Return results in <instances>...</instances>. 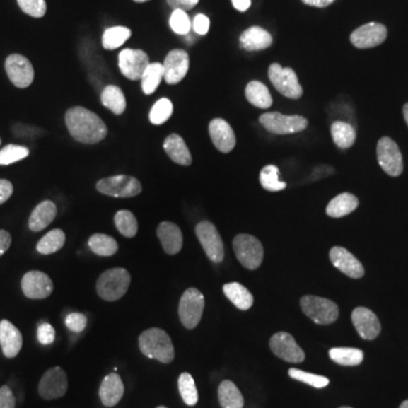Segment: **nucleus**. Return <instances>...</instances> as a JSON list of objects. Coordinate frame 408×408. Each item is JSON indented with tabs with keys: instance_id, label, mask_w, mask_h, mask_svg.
<instances>
[{
	"instance_id": "1",
	"label": "nucleus",
	"mask_w": 408,
	"mask_h": 408,
	"mask_svg": "<svg viewBox=\"0 0 408 408\" xmlns=\"http://www.w3.org/2000/svg\"><path fill=\"white\" fill-rule=\"evenodd\" d=\"M65 122L69 134L81 143L95 144L108 134V129L103 120L84 107L69 109L66 112Z\"/></svg>"
},
{
	"instance_id": "2",
	"label": "nucleus",
	"mask_w": 408,
	"mask_h": 408,
	"mask_svg": "<svg viewBox=\"0 0 408 408\" xmlns=\"http://www.w3.org/2000/svg\"><path fill=\"white\" fill-rule=\"evenodd\" d=\"M139 346L142 354L148 359L159 361L163 364L174 361V345L168 334L163 329L151 328L143 332L139 338Z\"/></svg>"
},
{
	"instance_id": "3",
	"label": "nucleus",
	"mask_w": 408,
	"mask_h": 408,
	"mask_svg": "<svg viewBox=\"0 0 408 408\" xmlns=\"http://www.w3.org/2000/svg\"><path fill=\"white\" fill-rule=\"evenodd\" d=\"M131 285V274L124 268L109 269L103 272L97 281V293L108 302L120 300Z\"/></svg>"
},
{
	"instance_id": "4",
	"label": "nucleus",
	"mask_w": 408,
	"mask_h": 408,
	"mask_svg": "<svg viewBox=\"0 0 408 408\" xmlns=\"http://www.w3.org/2000/svg\"><path fill=\"white\" fill-rule=\"evenodd\" d=\"M301 308L306 317L317 325H332L339 315L337 304L322 297L306 295L301 298Z\"/></svg>"
},
{
	"instance_id": "5",
	"label": "nucleus",
	"mask_w": 408,
	"mask_h": 408,
	"mask_svg": "<svg viewBox=\"0 0 408 408\" xmlns=\"http://www.w3.org/2000/svg\"><path fill=\"white\" fill-rule=\"evenodd\" d=\"M235 255L237 259L249 270H255L261 266L264 257V251L260 240L249 234H240L233 240Z\"/></svg>"
},
{
	"instance_id": "6",
	"label": "nucleus",
	"mask_w": 408,
	"mask_h": 408,
	"mask_svg": "<svg viewBox=\"0 0 408 408\" xmlns=\"http://www.w3.org/2000/svg\"><path fill=\"white\" fill-rule=\"evenodd\" d=\"M260 123L272 134L285 135L300 133L308 127V120L303 116H286L280 112H266L261 115Z\"/></svg>"
},
{
	"instance_id": "7",
	"label": "nucleus",
	"mask_w": 408,
	"mask_h": 408,
	"mask_svg": "<svg viewBox=\"0 0 408 408\" xmlns=\"http://www.w3.org/2000/svg\"><path fill=\"white\" fill-rule=\"evenodd\" d=\"M204 310V296L199 289L189 288L180 297L178 315L186 329H194L200 323Z\"/></svg>"
},
{
	"instance_id": "8",
	"label": "nucleus",
	"mask_w": 408,
	"mask_h": 408,
	"mask_svg": "<svg viewBox=\"0 0 408 408\" xmlns=\"http://www.w3.org/2000/svg\"><path fill=\"white\" fill-rule=\"evenodd\" d=\"M98 191L112 197H133L140 194L142 185L139 180L127 175L103 178L97 183Z\"/></svg>"
},
{
	"instance_id": "9",
	"label": "nucleus",
	"mask_w": 408,
	"mask_h": 408,
	"mask_svg": "<svg viewBox=\"0 0 408 408\" xmlns=\"http://www.w3.org/2000/svg\"><path fill=\"white\" fill-rule=\"evenodd\" d=\"M268 74L272 83L281 95L289 99H300L302 97V86L293 69L281 67L279 64L274 63L269 67Z\"/></svg>"
},
{
	"instance_id": "10",
	"label": "nucleus",
	"mask_w": 408,
	"mask_h": 408,
	"mask_svg": "<svg viewBox=\"0 0 408 408\" xmlns=\"http://www.w3.org/2000/svg\"><path fill=\"white\" fill-rule=\"evenodd\" d=\"M195 234L200 240L206 257L214 263H221L225 257L223 242L214 223L210 221H201L195 227Z\"/></svg>"
},
{
	"instance_id": "11",
	"label": "nucleus",
	"mask_w": 408,
	"mask_h": 408,
	"mask_svg": "<svg viewBox=\"0 0 408 408\" xmlns=\"http://www.w3.org/2000/svg\"><path fill=\"white\" fill-rule=\"evenodd\" d=\"M377 157L380 167L389 176L397 177V176L402 175V169H404L402 152H400L396 142L391 140L390 137L385 136L379 141Z\"/></svg>"
},
{
	"instance_id": "12",
	"label": "nucleus",
	"mask_w": 408,
	"mask_h": 408,
	"mask_svg": "<svg viewBox=\"0 0 408 408\" xmlns=\"http://www.w3.org/2000/svg\"><path fill=\"white\" fill-rule=\"evenodd\" d=\"M69 388L67 374L59 366L49 368L39 383V395L46 400H58L65 396Z\"/></svg>"
},
{
	"instance_id": "13",
	"label": "nucleus",
	"mask_w": 408,
	"mask_h": 408,
	"mask_svg": "<svg viewBox=\"0 0 408 408\" xmlns=\"http://www.w3.org/2000/svg\"><path fill=\"white\" fill-rule=\"evenodd\" d=\"M148 65V56L143 50L125 49L118 56V66L122 74L131 81L141 80Z\"/></svg>"
},
{
	"instance_id": "14",
	"label": "nucleus",
	"mask_w": 408,
	"mask_h": 408,
	"mask_svg": "<svg viewBox=\"0 0 408 408\" xmlns=\"http://www.w3.org/2000/svg\"><path fill=\"white\" fill-rule=\"evenodd\" d=\"M7 75L18 89H25L35 80V69L28 58L22 54H13L8 56L5 63Z\"/></svg>"
},
{
	"instance_id": "15",
	"label": "nucleus",
	"mask_w": 408,
	"mask_h": 408,
	"mask_svg": "<svg viewBox=\"0 0 408 408\" xmlns=\"http://www.w3.org/2000/svg\"><path fill=\"white\" fill-rule=\"evenodd\" d=\"M270 349L276 356L286 362L302 363L305 360V353L288 332L274 334L270 339Z\"/></svg>"
},
{
	"instance_id": "16",
	"label": "nucleus",
	"mask_w": 408,
	"mask_h": 408,
	"mask_svg": "<svg viewBox=\"0 0 408 408\" xmlns=\"http://www.w3.org/2000/svg\"><path fill=\"white\" fill-rule=\"evenodd\" d=\"M22 291L28 298L43 300L52 295L54 283L48 274L42 272H26L22 279Z\"/></svg>"
},
{
	"instance_id": "17",
	"label": "nucleus",
	"mask_w": 408,
	"mask_h": 408,
	"mask_svg": "<svg viewBox=\"0 0 408 408\" xmlns=\"http://www.w3.org/2000/svg\"><path fill=\"white\" fill-rule=\"evenodd\" d=\"M387 28L380 23H368L360 26L351 35V42L359 49L374 48L385 42L387 39Z\"/></svg>"
},
{
	"instance_id": "18",
	"label": "nucleus",
	"mask_w": 408,
	"mask_h": 408,
	"mask_svg": "<svg viewBox=\"0 0 408 408\" xmlns=\"http://www.w3.org/2000/svg\"><path fill=\"white\" fill-rule=\"evenodd\" d=\"M163 65V80L168 84H177L187 74L190 69L189 54L182 49H175L167 54Z\"/></svg>"
},
{
	"instance_id": "19",
	"label": "nucleus",
	"mask_w": 408,
	"mask_h": 408,
	"mask_svg": "<svg viewBox=\"0 0 408 408\" xmlns=\"http://www.w3.org/2000/svg\"><path fill=\"white\" fill-rule=\"evenodd\" d=\"M351 322L363 339H375L381 332L379 319L368 308L362 306L354 308V311L351 313Z\"/></svg>"
},
{
	"instance_id": "20",
	"label": "nucleus",
	"mask_w": 408,
	"mask_h": 408,
	"mask_svg": "<svg viewBox=\"0 0 408 408\" xmlns=\"http://www.w3.org/2000/svg\"><path fill=\"white\" fill-rule=\"evenodd\" d=\"M330 261L339 272L345 274L349 277L359 279L364 276V268L362 263L357 260L351 252L347 251L345 247L334 246L330 250Z\"/></svg>"
},
{
	"instance_id": "21",
	"label": "nucleus",
	"mask_w": 408,
	"mask_h": 408,
	"mask_svg": "<svg viewBox=\"0 0 408 408\" xmlns=\"http://www.w3.org/2000/svg\"><path fill=\"white\" fill-rule=\"evenodd\" d=\"M209 133L214 146L223 153H228L236 146L234 131L225 120L221 118L212 120L209 125Z\"/></svg>"
},
{
	"instance_id": "22",
	"label": "nucleus",
	"mask_w": 408,
	"mask_h": 408,
	"mask_svg": "<svg viewBox=\"0 0 408 408\" xmlns=\"http://www.w3.org/2000/svg\"><path fill=\"white\" fill-rule=\"evenodd\" d=\"M0 346L4 355L8 359L18 356L23 346L22 334L8 320L0 321Z\"/></svg>"
},
{
	"instance_id": "23",
	"label": "nucleus",
	"mask_w": 408,
	"mask_h": 408,
	"mask_svg": "<svg viewBox=\"0 0 408 408\" xmlns=\"http://www.w3.org/2000/svg\"><path fill=\"white\" fill-rule=\"evenodd\" d=\"M158 238L167 255H176L183 247V234L176 223L163 221L158 226Z\"/></svg>"
},
{
	"instance_id": "24",
	"label": "nucleus",
	"mask_w": 408,
	"mask_h": 408,
	"mask_svg": "<svg viewBox=\"0 0 408 408\" xmlns=\"http://www.w3.org/2000/svg\"><path fill=\"white\" fill-rule=\"evenodd\" d=\"M124 391L125 388L120 374L110 373L101 383L99 396L103 405L106 407H114L123 398Z\"/></svg>"
},
{
	"instance_id": "25",
	"label": "nucleus",
	"mask_w": 408,
	"mask_h": 408,
	"mask_svg": "<svg viewBox=\"0 0 408 408\" xmlns=\"http://www.w3.org/2000/svg\"><path fill=\"white\" fill-rule=\"evenodd\" d=\"M240 47L247 52L264 50L272 45V37L260 26H251L240 35Z\"/></svg>"
},
{
	"instance_id": "26",
	"label": "nucleus",
	"mask_w": 408,
	"mask_h": 408,
	"mask_svg": "<svg viewBox=\"0 0 408 408\" xmlns=\"http://www.w3.org/2000/svg\"><path fill=\"white\" fill-rule=\"evenodd\" d=\"M57 216V206L52 201H43L35 206L29 219V227L32 231H41L47 228Z\"/></svg>"
},
{
	"instance_id": "27",
	"label": "nucleus",
	"mask_w": 408,
	"mask_h": 408,
	"mask_svg": "<svg viewBox=\"0 0 408 408\" xmlns=\"http://www.w3.org/2000/svg\"><path fill=\"white\" fill-rule=\"evenodd\" d=\"M163 148L168 157L174 163L182 166H190L192 163V156L189 148L186 146L183 137L178 134H170L163 142Z\"/></svg>"
},
{
	"instance_id": "28",
	"label": "nucleus",
	"mask_w": 408,
	"mask_h": 408,
	"mask_svg": "<svg viewBox=\"0 0 408 408\" xmlns=\"http://www.w3.org/2000/svg\"><path fill=\"white\" fill-rule=\"evenodd\" d=\"M359 199L351 193H342L329 202L325 212L329 217L342 218L356 210Z\"/></svg>"
},
{
	"instance_id": "29",
	"label": "nucleus",
	"mask_w": 408,
	"mask_h": 408,
	"mask_svg": "<svg viewBox=\"0 0 408 408\" xmlns=\"http://www.w3.org/2000/svg\"><path fill=\"white\" fill-rule=\"evenodd\" d=\"M223 294L237 308L242 311H247L252 308L255 298L249 289L240 285V283H229L223 286Z\"/></svg>"
},
{
	"instance_id": "30",
	"label": "nucleus",
	"mask_w": 408,
	"mask_h": 408,
	"mask_svg": "<svg viewBox=\"0 0 408 408\" xmlns=\"http://www.w3.org/2000/svg\"><path fill=\"white\" fill-rule=\"evenodd\" d=\"M218 397L221 408H243L244 398L240 389L231 380H225L218 388Z\"/></svg>"
},
{
	"instance_id": "31",
	"label": "nucleus",
	"mask_w": 408,
	"mask_h": 408,
	"mask_svg": "<svg viewBox=\"0 0 408 408\" xmlns=\"http://www.w3.org/2000/svg\"><path fill=\"white\" fill-rule=\"evenodd\" d=\"M246 99L260 109H268L272 106V97L268 88L259 81H252L245 89Z\"/></svg>"
},
{
	"instance_id": "32",
	"label": "nucleus",
	"mask_w": 408,
	"mask_h": 408,
	"mask_svg": "<svg viewBox=\"0 0 408 408\" xmlns=\"http://www.w3.org/2000/svg\"><path fill=\"white\" fill-rule=\"evenodd\" d=\"M101 103L115 115H122L125 112L126 98L124 92L118 86H106L101 93Z\"/></svg>"
},
{
	"instance_id": "33",
	"label": "nucleus",
	"mask_w": 408,
	"mask_h": 408,
	"mask_svg": "<svg viewBox=\"0 0 408 408\" xmlns=\"http://www.w3.org/2000/svg\"><path fill=\"white\" fill-rule=\"evenodd\" d=\"M66 236L62 229H54L47 233L37 244V251L43 255H54L63 249Z\"/></svg>"
},
{
	"instance_id": "34",
	"label": "nucleus",
	"mask_w": 408,
	"mask_h": 408,
	"mask_svg": "<svg viewBox=\"0 0 408 408\" xmlns=\"http://www.w3.org/2000/svg\"><path fill=\"white\" fill-rule=\"evenodd\" d=\"M329 356L339 366H360L364 360V353L361 349H349V347H336L329 351Z\"/></svg>"
},
{
	"instance_id": "35",
	"label": "nucleus",
	"mask_w": 408,
	"mask_h": 408,
	"mask_svg": "<svg viewBox=\"0 0 408 408\" xmlns=\"http://www.w3.org/2000/svg\"><path fill=\"white\" fill-rule=\"evenodd\" d=\"M332 140L339 148H349L356 141V132L351 124L334 122L332 125Z\"/></svg>"
},
{
	"instance_id": "36",
	"label": "nucleus",
	"mask_w": 408,
	"mask_h": 408,
	"mask_svg": "<svg viewBox=\"0 0 408 408\" xmlns=\"http://www.w3.org/2000/svg\"><path fill=\"white\" fill-rule=\"evenodd\" d=\"M89 247L99 257H112L118 251V243L106 234H95L90 237Z\"/></svg>"
},
{
	"instance_id": "37",
	"label": "nucleus",
	"mask_w": 408,
	"mask_h": 408,
	"mask_svg": "<svg viewBox=\"0 0 408 408\" xmlns=\"http://www.w3.org/2000/svg\"><path fill=\"white\" fill-rule=\"evenodd\" d=\"M165 71L163 65L160 63H150L148 69L144 71L142 78V89L146 95H152L163 81Z\"/></svg>"
},
{
	"instance_id": "38",
	"label": "nucleus",
	"mask_w": 408,
	"mask_h": 408,
	"mask_svg": "<svg viewBox=\"0 0 408 408\" xmlns=\"http://www.w3.org/2000/svg\"><path fill=\"white\" fill-rule=\"evenodd\" d=\"M131 30L125 26H112L105 31L103 35V46L107 50H115L123 46L131 37Z\"/></svg>"
},
{
	"instance_id": "39",
	"label": "nucleus",
	"mask_w": 408,
	"mask_h": 408,
	"mask_svg": "<svg viewBox=\"0 0 408 408\" xmlns=\"http://www.w3.org/2000/svg\"><path fill=\"white\" fill-rule=\"evenodd\" d=\"M115 225L123 236L132 238L137 234L139 225L136 218L129 210H120L115 214Z\"/></svg>"
},
{
	"instance_id": "40",
	"label": "nucleus",
	"mask_w": 408,
	"mask_h": 408,
	"mask_svg": "<svg viewBox=\"0 0 408 408\" xmlns=\"http://www.w3.org/2000/svg\"><path fill=\"white\" fill-rule=\"evenodd\" d=\"M178 389H180V396L183 398L186 405H197L199 394H197L194 379L191 374L187 373V372L180 374V378H178Z\"/></svg>"
},
{
	"instance_id": "41",
	"label": "nucleus",
	"mask_w": 408,
	"mask_h": 408,
	"mask_svg": "<svg viewBox=\"0 0 408 408\" xmlns=\"http://www.w3.org/2000/svg\"><path fill=\"white\" fill-rule=\"evenodd\" d=\"M279 169L274 165L264 167L260 173V183L263 189L269 192L283 191L286 187V183L279 180L278 177Z\"/></svg>"
},
{
	"instance_id": "42",
	"label": "nucleus",
	"mask_w": 408,
	"mask_h": 408,
	"mask_svg": "<svg viewBox=\"0 0 408 408\" xmlns=\"http://www.w3.org/2000/svg\"><path fill=\"white\" fill-rule=\"evenodd\" d=\"M173 112H174V106H173L172 101L167 98H161L152 107L151 112H150V122L153 125L166 123L167 120L172 117Z\"/></svg>"
},
{
	"instance_id": "43",
	"label": "nucleus",
	"mask_w": 408,
	"mask_h": 408,
	"mask_svg": "<svg viewBox=\"0 0 408 408\" xmlns=\"http://www.w3.org/2000/svg\"><path fill=\"white\" fill-rule=\"evenodd\" d=\"M29 148L25 146L8 144L0 150V165L7 166L18 163L20 160L25 159L29 156Z\"/></svg>"
},
{
	"instance_id": "44",
	"label": "nucleus",
	"mask_w": 408,
	"mask_h": 408,
	"mask_svg": "<svg viewBox=\"0 0 408 408\" xmlns=\"http://www.w3.org/2000/svg\"><path fill=\"white\" fill-rule=\"evenodd\" d=\"M288 374L289 377L293 378V379L311 385V387H314V388H325V387L329 385L328 378L317 375V374L310 373V372L302 371V370H298V368H291Z\"/></svg>"
},
{
	"instance_id": "45",
	"label": "nucleus",
	"mask_w": 408,
	"mask_h": 408,
	"mask_svg": "<svg viewBox=\"0 0 408 408\" xmlns=\"http://www.w3.org/2000/svg\"><path fill=\"white\" fill-rule=\"evenodd\" d=\"M169 24L176 35H187L191 31V20L185 11L182 9H174V12L170 15Z\"/></svg>"
},
{
	"instance_id": "46",
	"label": "nucleus",
	"mask_w": 408,
	"mask_h": 408,
	"mask_svg": "<svg viewBox=\"0 0 408 408\" xmlns=\"http://www.w3.org/2000/svg\"><path fill=\"white\" fill-rule=\"evenodd\" d=\"M18 6L32 18H41L46 15V0H18Z\"/></svg>"
},
{
	"instance_id": "47",
	"label": "nucleus",
	"mask_w": 408,
	"mask_h": 408,
	"mask_svg": "<svg viewBox=\"0 0 408 408\" xmlns=\"http://www.w3.org/2000/svg\"><path fill=\"white\" fill-rule=\"evenodd\" d=\"M66 327L73 332H83L88 325V317L83 313H71L66 317Z\"/></svg>"
},
{
	"instance_id": "48",
	"label": "nucleus",
	"mask_w": 408,
	"mask_h": 408,
	"mask_svg": "<svg viewBox=\"0 0 408 408\" xmlns=\"http://www.w3.org/2000/svg\"><path fill=\"white\" fill-rule=\"evenodd\" d=\"M13 133L18 137H23V139H30V140H33V139H37V137L41 136L43 131L37 127H32L29 125H22V124H18L15 125L12 129Z\"/></svg>"
},
{
	"instance_id": "49",
	"label": "nucleus",
	"mask_w": 408,
	"mask_h": 408,
	"mask_svg": "<svg viewBox=\"0 0 408 408\" xmlns=\"http://www.w3.org/2000/svg\"><path fill=\"white\" fill-rule=\"evenodd\" d=\"M56 338V332L54 327L49 323H42L37 328V340L42 345H50L54 343Z\"/></svg>"
},
{
	"instance_id": "50",
	"label": "nucleus",
	"mask_w": 408,
	"mask_h": 408,
	"mask_svg": "<svg viewBox=\"0 0 408 408\" xmlns=\"http://www.w3.org/2000/svg\"><path fill=\"white\" fill-rule=\"evenodd\" d=\"M16 400L8 385L0 388V408H15Z\"/></svg>"
},
{
	"instance_id": "51",
	"label": "nucleus",
	"mask_w": 408,
	"mask_h": 408,
	"mask_svg": "<svg viewBox=\"0 0 408 408\" xmlns=\"http://www.w3.org/2000/svg\"><path fill=\"white\" fill-rule=\"evenodd\" d=\"M193 29L200 35H206L210 29V20L204 14H197L193 21Z\"/></svg>"
},
{
	"instance_id": "52",
	"label": "nucleus",
	"mask_w": 408,
	"mask_h": 408,
	"mask_svg": "<svg viewBox=\"0 0 408 408\" xmlns=\"http://www.w3.org/2000/svg\"><path fill=\"white\" fill-rule=\"evenodd\" d=\"M200 0H167L169 6L174 9H182V11H191L194 8Z\"/></svg>"
},
{
	"instance_id": "53",
	"label": "nucleus",
	"mask_w": 408,
	"mask_h": 408,
	"mask_svg": "<svg viewBox=\"0 0 408 408\" xmlns=\"http://www.w3.org/2000/svg\"><path fill=\"white\" fill-rule=\"evenodd\" d=\"M13 184L7 180H0V204L6 202L12 197Z\"/></svg>"
},
{
	"instance_id": "54",
	"label": "nucleus",
	"mask_w": 408,
	"mask_h": 408,
	"mask_svg": "<svg viewBox=\"0 0 408 408\" xmlns=\"http://www.w3.org/2000/svg\"><path fill=\"white\" fill-rule=\"evenodd\" d=\"M11 244H12V236L8 231H0V257L6 253Z\"/></svg>"
},
{
	"instance_id": "55",
	"label": "nucleus",
	"mask_w": 408,
	"mask_h": 408,
	"mask_svg": "<svg viewBox=\"0 0 408 408\" xmlns=\"http://www.w3.org/2000/svg\"><path fill=\"white\" fill-rule=\"evenodd\" d=\"M303 3L308 6L317 7V8H323V7L329 6L334 3V0H302Z\"/></svg>"
},
{
	"instance_id": "56",
	"label": "nucleus",
	"mask_w": 408,
	"mask_h": 408,
	"mask_svg": "<svg viewBox=\"0 0 408 408\" xmlns=\"http://www.w3.org/2000/svg\"><path fill=\"white\" fill-rule=\"evenodd\" d=\"M231 3L238 12H246L251 7L252 1L251 0H231Z\"/></svg>"
},
{
	"instance_id": "57",
	"label": "nucleus",
	"mask_w": 408,
	"mask_h": 408,
	"mask_svg": "<svg viewBox=\"0 0 408 408\" xmlns=\"http://www.w3.org/2000/svg\"><path fill=\"white\" fill-rule=\"evenodd\" d=\"M402 112H404V118H405L406 123H407L408 125V103H406L405 106H404Z\"/></svg>"
},
{
	"instance_id": "58",
	"label": "nucleus",
	"mask_w": 408,
	"mask_h": 408,
	"mask_svg": "<svg viewBox=\"0 0 408 408\" xmlns=\"http://www.w3.org/2000/svg\"><path fill=\"white\" fill-rule=\"evenodd\" d=\"M400 408H408V400H406L405 402H402Z\"/></svg>"
},
{
	"instance_id": "59",
	"label": "nucleus",
	"mask_w": 408,
	"mask_h": 408,
	"mask_svg": "<svg viewBox=\"0 0 408 408\" xmlns=\"http://www.w3.org/2000/svg\"><path fill=\"white\" fill-rule=\"evenodd\" d=\"M135 3H146V1H150V0H133Z\"/></svg>"
},
{
	"instance_id": "60",
	"label": "nucleus",
	"mask_w": 408,
	"mask_h": 408,
	"mask_svg": "<svg viewBox=\"0 0 408 408\" xmlns=\"http://www.w3.org/2000/svg\"><path fill=\"white\" fill-rule=\"evenodd\" d=\"M339 408H351V407H349V406H343V407H339Z\"/></svg>"
},
{
	"instance_id": "61",
	"label": "nucleus",
	"mask_w": 408,
	"mask_h": 408,
	"mask_svg": "<svg viewBox=\"0 0 408 408\" xmlns=\"http://www.w3.org/2000/svg\"><path fill=\"white\" fill-rule=\"evenodd\" d=\"M157 408H167V407H165V406H159V407Z\"/></svg>"
},
{
	"instance_id": "62",
	"label": "nucleus",
	"mask_w": 408,
	"mask_h": 408,
	"mask_svg": "<svg viewBox=\"0 0 408 408\" xmlns=\"http://www.w3.org/2000/svg\"><path fill=\"white\" fill-rule=\"evenodd\" d=\"M0 144H1V139H0Z\"/></svg>"
}]
</instances>
